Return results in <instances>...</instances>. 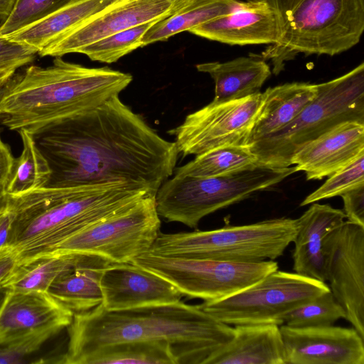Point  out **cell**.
Listing matches in <instances>:
<instances>
[{"instance_id":"cell-12","label":"cell","mask_w":364,"mask_h":364,"mask_svg":"<svg viewBox=\"0 0 364 364\" xmlns=\"http://www.w3.org/2000/svg\"><path fill=\"white\" fill-rule=\"evenodd\" d=\"M264 102L263 92L235 100L212 101L188 114L183 122L168 131L183 156L199 155L215 148L247 145Z\"/></svg>"},{"instance_id":"cell-13","label":"cell","mask_w":364,"mask_h":364,"mask_svg":"<svg viewBox=\"0 0 364 364\" xmlns=\"http://www.w3.org/2000/svg\"><path fill=\"white\" fill-rule=\"evenodd\" d=\"M323 256L325 282L364 338V228L344 221L325 237Z\"/></svg>"},{"instance_id":"cell-32","label":"cell","mask_w":364,"mask_h":364,"mask_svg":"<svg viewBox=\"0 0 364 364\" xmlns=\"http://www.w3.org/2000/svg\"><path fill=\"white\" fill-rule=\"evenodd\" d=\"M340 318L346 319V311L329 290L288 312L283 324L294 328L326 326Z\"/></svg>"},{"instance_id":"cell-22","label":"cell","mask_w":364,"mask_h":364,"mask_svg":"<svg viewBox=\"0 0 364 364\" xmlns=\"http://www.w3.org/2000/svg\"><path fill=\"white\" fill-rule=\"evenodd\" d=\"M109 263L100 256L82 254L72 267L55 279L48 293L74 314L91 310L102 303L100 281Z\"/></svg>"},{"instance_id":"cell-8","label":"cell","mask_w":364,"mask_h":364,"mask_svg":"<svg viewBox=\"0 0 364 364\" xmlns=\"http://www.w3.org/2000/svg\"><path fill=\"white\" fill-rule=\"evenodd\" d=\"M294 166L272 168L258 166L240 172L208 178L173 175L155 195L157 213L169 222L191 228L202 218L238 203L255 192L272 187L295 173Z\"/></svg>"},{"instance_id":"cell-38","label":"cell","mask_w":364,"mask_h":364,"mask_svg":"<svg viewBox=\"0 0 364 364\" xmlns=\"http://www.w3.org/2000/svg\"><path fill=\"white\" fill-rule=\"evenodd\" d=\"M14 159L10 146L0 136V186L6 183Z\"/></svg>"},{"instance_id":"cell-1","label":"cell","mask_w":364,"mask_h":364,"mask_svg":"<svg viewBox=\"0 0 364 364\" xmlns=\"http://www.w3.org/2000/svg\"><path fill=\"white\" fill-rule=\"evenodd\" d=\"M33 137L51 169L49 188L123 183L156 195L179 154L119 95Z\"/></svg>"},{"instance_id":"cell-4","label":"cell","mask_w":364,"mask_h":364,"mask_svg":"<svg viewBox=\"0 0 364 364\" xmlns=\"http://www.w3.org/2000/svg\"><path fill=\"white\" fill-rule=\"evenodd\" d=\"M131 74L108 67L87 68L55 57L48 67L31 65L5 84L1 124L35 136L119 95Z\"/></svg>"},{"instance_id":"cell-35","label":"cell","mask_w":364,"mask_h":364,"mask_svg":"<svg viewBox=\"0 0 364 364\" xmlns=\"http://www.w3.org/2000/svg\"><path fill=\"white\" fill-rule=\"evenodd\" d=\"M61 330L47 328L0 340V364L28 363V358Z\"/></svg>"},{"instance_id":"cell-3","label":"cell","mask_w":364,"mask_h":364,"mask_svg":"<svg viewBox=\"0 0 364 364\" xmlns=\"http://www.w3.org/2000/svg\"><path fill=\"white\" fill-rule=\"evenodd\" d=\"M149 194L153 193L145 188L117 183L43 187L8 196V247L16 255L17 264L49 256L72 236Z\"/></svg>"},{"instance_id":"cell-15","label":"cell","mask_w":364,"mask_h":364,"mask_svg":"<svg viewBox=\"0 0 364 364\" xmlns=\"http://www.w3.org/2000/svg\"><path fill=\"white\" fill-rule=\"evenodd\" d=\"M173 13L166 0H119L41 51V56L61 57L106 36Z\"/></svg>"},{"instance_id":"cell-19","label":"cell","mask_w":364,"mask_h":364,"mask_svg":"<svg viewBox=\"0 0 364 364\" xmlns=\"http://www.w3.org/2000/svg\"><path fill=\"white\" fill-rule=\"evenodd\" d=\"M73 315L47 291H7L0 308V340L47 328L62 331Z\"/></svg>"},{"instance_id":"cell-45","label":"cell","mask_w":364,"mask_h":364,"mask_svg":"<svg viewBox=\"0 0 364 364\" xmlns=\"http://www.w3.org/2000/svg\"><path fill=\"white\" fill-rule=\"evenodd\" d=\"M7 81L8 80L0 81V100H1V96H2L4 87V85L6 83Z\"/></svg>"},{"instance_id":"cell-36","label":"cell","mask_w":364,"mask_h":364,"mask_svg":"<svg viewBox=\"0 0 364 364\" xmlns=\"http://www.w3.org/2000/svg\"><path fill=\"white\" fill-rule=\"evenodd\" d=\"M36 55V48L0 36V80H9L18 68L32 63Z\"/></svg>"},{"instance_id":"cell-27","label":"cell","mask_w":364,"mask_h":364,"mask_svg":"<svg viewBox=\"0 0 364 364\" xmlns=\"http://www.w3.org/2000/svg\"><path fill=\"white\" fill-rule=\"evenodd\" d=\"M257 157L248 145H230L213 149L197 155L188 163L175 168L178 176L208 178L229 175L254 168Z\"/></svg>"},{"instance_id":"cell-33","label":"cell","mask_w":364,"mask_h":364,"mask_svg":"<svg viewBox=\"0 0 364 364\" xmlns=\"http://www.w3.org/2000/svg\"><path fill=\"white\" fill-rule=\"evenodd\" d=\"M316 191L312 192L300 204L304 206L335 196L364 184V153L343 168L336 171Z\"/></svg>"},{"instance_id":"cell-40","label":"cell","mask_w":364,"mask_h":364,"mask_svg":"<svg viewBox=\"0 0 364 364\" xmlns=\"http://www.w3.org/2000/svg\"><path fill=\"white\" fill-rule=\"evenodd\" d=\"M11 217L6 208L0 212V251L8 247Z\"/></svg>"},{"instance_id":"cell-30","label":"cell","mask_w":364,"mask_h":364,"mask_svg":"<svg viewBox=\"0 0 364 364\" xmlns=\"http://www.w3.org/2000/svg\"><path fill=\"white\" fill-rule=\"evenodd\" d=\"M178 364L174 351L166 341H135L108 346L89 356L82 364Z\"/></svg>"},{"instance_id":"cell-24","label":"cell","mask_w":364,"mask_h":364,"mask_svg":"<svg viewBox=\"0 0 364 364\" xmlns=\"http://www.w3.org/2000/svg\"><path fill=\"white\" fill-rule=\"evenodd\" d=\"M318 92V85L306 82L286 83L267 89L247 145L288 125L316 97Z\"/></svg>"},{"instance_id":"cell-43","label":"cell","mask_w":364,"mask_h":364,"mask_svg":"<svg viewBox=\"0 0 364 364\" xmlns=\"http://www.w3.org/2000/svg\"><path fill=\"white\" fill-rule=\"evenodd\" d=\"M8 196L4 192V186H0V212L6 208Z\"/></svg>"},{"instance_id":"cell-44","label":"cell","mask_w":364,"mask_h":364,"mask_svg":"<svg viewBox=\"0 0 364 364\" xmlns=\"http://www.w3.org/2000/svg\"><path fill=\"white\" fill-rule=\"evenodd\" d=\"M6 293L7 290L0 285V308L4 302Z\"/></svg>"},{"instance_id":"cell-23","label":"cell","mask_w":364,"mask_h":364,"mask_svg":"<svg viewBox=\"0 0 364 364\" xmlns=\"http://www.w3.org/2000/svg\"><path fill=\"white\" fill-rule=\"evenodd\" d=\"M119 0H69L43 18L6 38L29 45L38 53Z\"/></svg>"},{"instance_id":"cell-42","label":"cell","mask_w":364,"mask_h":364,"mask_svg":"<svg viewBox=\"0 0 364 364\" xmlns=\"http://www.w3.org/2000/svg\"><path fill=\"white\" fill-rule=\"evenodd\" d=\"M168 1L171 6L173 13L180 8L183 7V6L186 5L188 3H189L191 0H166Z\"/></svg>"},{"instance_id":"cell-28","label":"cell","mask_w":364,"mask_h":364,"mask_svg":"<svg viewBox=\"0 0 364 364\" xmlns=\"http://www.w3.org/2000/svg\"><path fill=\"white\" fill-rule=\"evenodd\" d=\"M22 141L20 155L14 159L4 186L8 196H17L46 187L51 174L49 164L32 134L18 131Z\"/></svg>"},{"instance_id":"cell-11","label":"cell","mask_w":364,"mask_h":364,"mask_svg":"<svg viewBox=\"0 0 364 364\" xmlns=\"http://www.w3.org/2000/svg\"><path fill=\"white\" fill-rule=\"evenodd\" d=\"M160 227L155 195L149 194L72 236L49 256L90 254L110 262H131L150 250Z\"/></svg>"},{"instance_id":"cell-14","label":"cell","mask_w":364,"mask_h":364,"mask_svg":"<svg viewBox=\"0 0 364 364\" xmlns=\"http://www.w3.org/2000/svg\"><path fill=\"white\" fill-rule=\"evenodd\" d=\"M279 327L285 364H364V338L354 328Z\"/></svg>"},{"instance_id":"cell-7","label":"cell","mask_w":364,"mask_h":364,"mask_svg":"<svg viewBox=\"0 0 364 364\" xmlns=\"http://www.w3.org/2000/svg\"><path fill=\"white\" fill-rule=\"evenodd\" d=\"M298 230L297 219L282 217L208 231L160 232L149 252L163 256L259 262L282 256Z\"/></svg>"},{"instance_id":"cell-10","label":"cell","mask_w":364,"mask_h":364,"mask_svg":"<svg viewBox=\"0 0 364 364\" xmlns=\"http://www.w3.org/2000/svg\"><path fill=\"white\" fill-rule=\"evenodd\" d=\"M131 262L173 284L183 295L210 301L228 297L278 269L277 262H234L144 253Z\"/></svg>"},{"instance_id":"cell-20","label":"cell","mask_w":364,"mask_h":364,"mask_svg":"<svg viewBox=\"0 0 364 364\" xmlns=\"http://www.w3.org/2000/svg\"><path fill=\"white\" fill-rule=\"evenodd\" d=\"M345 213L329 205L314 203L299 218L292 252L294 272L325 282L323 242L325 237L344 223Z\"/></svg>"},{"instance_id":"cell-16","label":"cell","mask_w":364,"mask_h":364,"mask_svg":"<svg viewBox=\"0 0 364 364\" xmlns=\"http://www.w3.org/2000/svg\"><path fill=\"white\" fill-rule=\"evenodd\" d=\"M102 306L118 311L181 301L182 293L171 282L132 262L109 263L100 281Z\"/></svg>"},{"instance_id":"cell-25","label":"cell","mask_w":364,"mask_h":364,"mask_svg":"<svg viewBox=\"0 0 364 364\" xmlns=\"http://www.w3.org/2000/svg\"><path fill=\"white\" fill-rule=\"evenodd\" d=\"M199 72L210 75L215 82L214 102L242 99L257 92L271 75L261 57H239L230 61L196 65Z\"/></svg>"},{"instance_id":"cell-29","label":"cell","mask_w":364,"mask_h":364,"mask_svg":"<svg viewBox=\"0 0 364 364\" xmlns=\"http://www.w3.org/2000/svg\"><path fill=\"white\" fill-rule=\"evenodd\" d=\"M82 254L50 255L18 264L0 285L7 291L48 292L51 284L63 272L72 267Z\"/></svg>"},{"instance_id":"cell-17","label":"cell","mask_w":364,"mask_h":364,"mask_svg":"<svg viewBox=\"0 0 364 364\" xmlns=\"http://www.w3.org/2000/svg\"><path fill=\"white\" fill-rule=\"evenodd\" d=\"M364 153V123L343 122L298 150L291 159L296 172L307 180L321 179L343 168Z\"/></svg>"},{"instance_id":"cell-31","label":"cell","mask_w":364,"mask_h":364,"mask_svg":"<svg viewBox=\"0 0 364 364\" xmlns=\"http://www.w3.org/2000/svg\"><path fill=\"white\" fill-rule=\"evenodd\" d=\"M159 20L121 31L81 48L77 53L90 60L105 63L117 62L139 47L146 31Z\"/></svg>"},{"instance_id":"cell-21","label":"cell","mask_w":364,"mask_h":364,"mask_svg":"<svg viewBox=\"0 0 364 364\" xmlns=\"http://www.w3.org/2000/svg\"><path fill=\"white\" fill-rule=\"evenodd\" d=\"M280 326L237 325L232 339L206 364H285Z\"/></svg>"},{"instance_id":"cell-46","label":"cell","mask_w":364,"mask_h":364,"mask_svg":"<svg viewBox=\"0 0 364 364\" xmlns=\"http://www.w3.org/2000/svg\"><path fill=\"white\" fill-rule=\"evenodd\" d=\"M0 81H6V80H0Z\"/></svg>"},{"instance_id":"cell-41","label":"cell","mask_w":364,"mask_h":364,"mask_svg":"<svg viewBox=\"0 0 364 364\" xmlns=\"http://www.w3.org/2000/svg\"><path fill=\"white\" fill-rule=\"evenodd\" d=\"M15 0H0V19L2 21L10 13Z\"/></svg>"},{"instance_id":"cell-18","label":"cell","mask_w":364,"mask_h":364,"mask_svg":"<svg viewBox=\"0 0 364 364\" xmlns=\"http://www.w3.org/2000/svg\"><path fill=\"white\" fill-rule=\"evenodd\" d=\"M188 31L231 46L273 44L279 37L276 14L266 0L242 1L231 14Z\"/></svg>"},{"instance_id":"cell-2","label":"cell","mask_w":364,"mask_h":364,"mask_svg":"<svg viewBox=\"0 0 364 364\" xmlns=\"http://www.w3.org/2000/svg\"><path fill=\"white\" fill-rule=\"evenodd\" d=\"M68 344L60 363L82 364L96 350L135 341L170 343L178 364H206L233 337L234 328L181 301L124 310L108 311L102 304L75 313L67 327Z\"/></svg>"},{"instance_id":"cell-37","label":"cell","mask_w":364,"mask_h":364,"mask_svg":"<svg viewBox=\"0 0 364 364\" xmlns=\"http://www.w3.org/2000/svg\"><path fill=\"white\" fill-rule=\"evenodd\" d=\"M341 197L347 220L364 228V184L343 193Z\"/></svg>"},{"instance_id":"cell-5","label":"cell","mask_w":364,"mask_h":364,"mask_svg":"<svg viewBox=\"0 0 364 364\" xmlns=\"http://www.w3.org/2000/svg\"><path fill=\"white\" fill-rule=\"evenodd\" d=\"M279 27L276 43L261 58L278 75L296 55H335L360 40L364 31V0H266Z\"/></svg>"},{"instance_id":"cell-26","label":"cell","mask_w":364,"mask_h":364,"mask_svg":"<svg viewBox=\"0 0 364 364\" xmlns=\"http://www.w3.org/2000/svg\"><path fill=\"white\" fill-rule=\"evenodd\" d=\"M238 0H191L169 16L156 21L144 34L141 47L167 40L233 12L241 4Z\"/></svg>"},{"instance_id":"cell-6","label":"cell","mask_w":364,"mask_h":364,"mask_svg":"<svg viewBox=\"0 0 364 364\" xmlns=\"http://www.w3.org/2000/svg\"><path fill=\"white\" fill-rule=\"evenodd\" d=\"M316 97L282 129L248 145L259 164L272 168L291 166L302 146L337 125L364 123V63L348 73L318 84Z\"/></svg>"},{"instance_id":"cell-39","label":"cell","mask_w":364,"mask_h":364,"mask_svg":"<svg viewBox=\"0 0 364 364\" xmlns=\"http://www.w3.org/2000/svg\"><path fill=\"white\" fill-rule=\"evenodd\" d=\"M14 252L9 248L0 251V283L17 265Z\"/></svg>"},{"instance_id":"cell-34","label":"cell","mask_w":364,"mask_h":364,"mask_svg":"<svg viewBox=\"0 0 364 364\" xmlns=\"http://www.w3.org/2000/svg\"><path fill=\"white\" fill-rule=\"evenodd\" d=\"M69 0H15L1 22L0 36L6 37L43 18Z\"/></svg>"},{"instance_id":"cell-9","label":"cell","mask_w":364,"mask_h":364,"mask_svg":"<svg viewBox=\"0 0 364 364\" xmlns=\"http://www.w3.org/2000/svg\"><path fill=\"white\" fill-rule=\"evenodd\" d=\"M329 290L326 282L277 269L234 294L198 306L228 325L281 326L288 312Z\"/></svg>"}]
</instances>
